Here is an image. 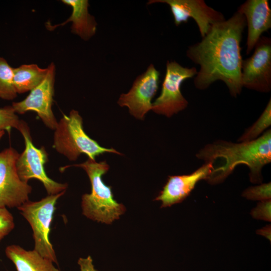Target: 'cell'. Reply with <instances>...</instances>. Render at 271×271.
I'll list each match as a JSON object with an SVG mask.
<instances>
[{"label":"cell","instance_id":"obj_1","mask_svg":"<svg viewBox=\"0 0 271 271\" xmlns=\"http://www.w3.org/2000/svg\"><path fill=\"white\" fill-rule=\"evenodd\" d=\"M245 27L244 16L236 11L228 20L212 26L200 42L188 47L187 57L199 66L194 79L197 89L205 90L221 80L232 96L240 94L243 60L240 44Z\"/></svg>","mask_w":271,"mask_h":271},{"label":"cell","instance_id":"obj_2","mask_svg":"<svg viewBox=\"0 0 271 271\" xmlns=\"http://www.w3.org/2000/svg\"><path fill=\"white\" fill-rule=\"evenodd\" d=\"M239 142L217 140L206 145L196 154L198 159L211 165V173L207 180L208 183L222 182L241 164L249 168L252 183L262 182V169L271 162L270 129L254 140Z\"/></svg>","mask_w":271,"mask_h":271},{"label":"cell","instance_id":"obj_3","mask_svg":"<svg viewBox=\"0 0 271 271\" xmlns=\"http://www.w3.org/2000/svg\"><path fill=\"white\" fill-rule=\"evenodd\" d=\"M71 166L84 170L91 183V193L82 196L83 214L93 221L107 224L118 219L125 211V207L113 198L112 187L105 185L102 180V176L109 169L106 162H97L88 158L83 163L62 168V171Z\"/></svg>","mask_w":271,"mask_h":271},{"label":"cell","instance_id":"obj_4","mask_svg":"<svg viewBox=\"0 0 271 271\" xmlns=\"http://www.w3.org/2000/svg\"><path fill=\"white\" fill-rule=\"evenodd\" d=\"M53 147L69 161H76L82 154L95 160L105 153L122 155L113 148L100 146L84 131L83 119L78 111L72 110L68 115H63L58 123L54 134Z\"/></svg>","mask_w":271,"mask_h":271},{"label":"cell","instance_id":"obj_5","mask_svg":"<svg viewBox=\"0 0 271 271\" xmlns=\"http://www.w3.org/2000/svg\"><path fill=\"white\" fill-rule=\"evenodd\" d=\"M65 192L48 195L38 201L29 200L17 208L32 227L34 250L56 263H58L56 255L49 236L57 201Z\"/></svg>","mask_w":271,"mask_h":271},{"label":"cell","instance_id":"obj_6","mask_svg":"<svg viewBox=\"0 0 271 271\" xmlns=\"http://www.w3.org/2000/svg\"><path fill=\"white\" fill-rule=\"evenodd\" d=\"M18 130L23 135L25 148L19 155L16 168L21 180L28 183L31 179H36L43 184L48 195H55L66 191V183H58L47 175L44 165L48 161V153L44 147L38 149L32 142L30 130L27 123L21 120Z\"/></svg>","mask_w":271,"mask_h":271},{"label":"cell","instance_id":"obj_7","mask_svg":"<svg viewBox=\"0 0 271 271\" xmlns=\"http://www.w3.org/2000/svg\"><path fill=\"white\" fill-rule=\"evenodd\" d=\"M196 68L185 67L175 61H168L160 95L152 103V110L170 117L184 110L188 102L181 91L182 83L185 80L195 76Z\"/></svg>","mask_w":271,"mask_h":271},{"label":"cell","instance_id":"obj_8","mask_svg":"<svg viewBox=\"0 0 271 271\" xmlns=\"http://www.w3.org/2000/svg\"><path fill=\"white\" fill-rule=\"evenodd\" d=\"M19 155L11 147L0 152V208H18L29 200L32 187L21 180L16 168Z\"/></svg>","mask_w":271,"mask_h":271},{"label":"cell","instance_id":"obj_9","mask_svg":"<svg viewBox=\"0 0 271 271\" xmlns=\"http://www.w3.org/2000/svg\"><path fill=\"white\" fill-rule=\"evenodd\" d=\"M243 87L266 93L271 90V39L261 36L252 55L243 60L241 70Z\"/></svg>","mask_w":271,"mask_h":271},{"label":"cell","instance_id":"obj_10","mask_svg":"<svg viewBox=\"0 0 271 271\" xmlns=\"http://www.w3.org/2000/svg\"><path fill=\"white\" fill-rule=\"evenodd\" d=\"M48 67V72L43 82L31 90L24 100L13 102L12 106L16 113L22 114L29 111L36 112L47 127L55 130L58 123L52 109L55 66L52 62Z\"/></svg>","mask_w":271,"mask_h":271},{"label":"cell","instance_id":"obj_11","mask_svg":"<svg viewBox=\"0 0 271 271\" xmlns=\"http://www.w3.org/2000/svg\"><path fill=\"white\" fill-rule=\"evenodd\" d=\"M159 76V72L151 64L136 79L129 91L120 95L118 105L127 107L137 119H144L146 114L152 110V100L158 89Z\"/></svg>","mask_w":271,"mask_h":271},{"label":"cell","instance_id":"obj_12","mask_svg":"<svg viewBox=\"0 0 271 271\" xmlns=\"http://www.w3.org/2000/svg\"><path fill=\"white\" fill-rule=\"evenodd\" d=\"M157 3L170 6L176 26L193 19L202 38L208 33L212 26L226 20L222 13L208 6L203 0H151L148 4Z\"/></svg>","mask_w":271,"mask_h":271},{"label":"cell","instance_id":"obj_13","mask_svg":"<svg viewBox=\"0 0 271 271\" xmlns=\"http://www.w3.org/2000/svg\"><path fill=\"white\" fill-rule=\"evenodd\" d=\"M211 170L210 164L204 163L191 174L169 176L162 190L155 200L162 202L161 208L182 202L190 195L198 182L208 179Z\"/></svg>","mask_w":271,"mask_h":271},{"label":"cell","instance_id":"obj_14","mask_svg":"<svg viewBox=\"0 0 271 271\" xmlns=\"http://www.w3.org/2000/svg\"><path fill=\"white\" fill-rule=\"evenodd\" d=\"M237 12L242 14L247 27L246 55L254 49L263 32L271 28V9L267 0H247Z\"/></svg>","mask_w":271,"mask_h":271},{"label":"cell","instance_id":"obj_15","mask_svg":"<svg viewBox=\"0 0 271 271\" xmlns=\"http://www.w3.org/2000/svg\"><path fill=\"white\" fill-rule=\"evenodd\" d=\"M62 2L71 7L72 11L70 17L65 22L52 25L47 23V28L52 31L60 26H63L72 22L71 32L87 41L95 35L97 23L94 17L88 11V1L87 0H62Z\"/></svg>","mask_w":271,"mask_h":271},{"label":"cell","instance_id":"obj_16","mask_svg":"<svg viewBox=\"0 0 271 271\" xmlns=\"http://www.w3.org/2000/svg\"><path fill=\"white\" fill-rule=\"evenodd\" d=\"M5 254L15 264L17 271H60L50 260L34 250H27L18 245H8Z\"/></svg>","mask_w":271,"mask_h":271},{"label":"cell","instance_id":"obj_17","mask_svg":"<svg viewBox=\"0 0 271 271\" xmlns=\"http://www.w3.org/2000/svg\"><path fill=\"white\" fill-rule=\"evenodd\" d=\"M13 83L19 94L31 91L45 79L48 67L41 68L37 64H25L13 69Z\"/></svg>","mask_w":271,"mask_h":271},{"label":"cell","instance_id":"obj_18","mask_svg":"<svg viewBox=\"0 0 271 271\" xmlns=\"http://www.w3.org/2000/svg\"><path fill=\"white\" fill-rule=\"evenodd\" d=\"M271 124V99L255 122L247 128L238 139V142H248L260 137Z\"/></svg>","mask_w":271,"mask_h":271},{"label":"cell","instance_id":"obj_19","mask_svg":"<svg viewBox=\"0 0 271 271\" xmlns=\"http://www.w3.org/2000/svg\"><path fill=\"white\" fill-rule=\"evenodd\" d=\"M14 68H12L3 58L0 57V98L5 100H13L17 93L13 83Z\"/></svg>","mask_w":271,"mask_h":271},{"label":"cell","instance_id":"obj_20","mask_svg":"<svg viewBox=\"0 0 271 271\" xmlns=\"http://www.w3.org/2000/svg\"><path fill=\"white\" fill-rule=\"evenodd\" d=\"M242 196L248 200L253 201H263L270 200V182L249 187L245 189Z\"/></svg>","mask_w":271,"mask_h":271},{"label":"cell","instance_id":"obj_21","mask_svg":"<svg viewBox=\"0 0 271 271\" xmlns=\"http://www.w3.org/2000/svg\"><path fill=\"white\" fill-rule=\"evenodd\" d=\"M20 120L12 106L0 108V131L18 128Z\"/></svg>","mask_w":271,"mask_h":271},{"label":"cell","instance_id":"obj_22","mask_svg":"<svg viewBox=\"0 0 271 271\" xmlns=\"http://www.w3.org/2000/svg\"><path fill=\"white\" fill-rule=\"evenodd\" d=\"M13 215L6 207L0 208V242L14 228Z\"/></svg>","mask_w":271,"mask_h":271},{"label":"cell","instance_id":"obj_23","mask_svg":"<svg viewBox=\"0 0 271 271\" xmlns=\"http://www.w3.org/2000/svg\"><path fill=\"white\" fill-rule=\"evenodd\" d=\"M270 200L260 201L256 206L252 209L250 214L255 219L270 222L271 220Z\"/></svg>","mask_w":271,"mask_h":271},{"label":"cell","instance_id":"obj_24","mask_svg":"<svg viewBox=\"0 0 271 271\" xmlns=\"http://www.w3.org/2000/svg\"><path fill=\"white\" fill-rule=\"evenodd\" d=\"M78 264L80 266V271H96L90 256H88L86 258H79Z\"/></svg>","mask_w":271,"mask_h":271},{"label":"cell","instance_id":"obj_25","mask_svg":"<svg viewBox=\"0 0 271 271\" xmlns=\"http://www.w3.org/2000/svg\"><path fill=\"white\" fill-rule=\"evenodd\" d=\"M256 233L259 235L265 237L269 241L271 240V227L270 225H267L257 230Z\"/></svg>","mask_w":271,"mask_h":271},{"label":"cell","instance_id":"obj_26","mask_svg":"<svg viewBox=\"0 0 271 271\" xmlns=\"http://www.w3.org/2000/svg\"><path fill=\"white\" fill-rule=\"evenodd\" d=\"M4 134H5L4 130L0 131V140H1L2 138L3 137Z\"/></svg>","mask_w":271,"mask_h":271}]
</instances>
